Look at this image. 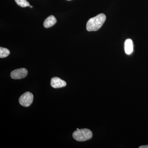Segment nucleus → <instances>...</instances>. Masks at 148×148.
Here are the masks:
<instances>
[{
  "label": "nucleus",
  "instance_id": "f257e3e1",
  "mask_svg": "<svg viewBox=\"0 0 148 148\" xmlns=\"http://www.w3.org/2000/svg\"><path fill=\"white\" fill-rule=\"evenodd\" d=\"M104 14H100L95 17L90 18L86 24V30L88 32L98 31L103 26L106 20Z\"/></svg>",
  "mask_w": 148,
  "mask_h": 148
},
{
  "label": "nucleus",
  "instance_id": "f03ea898",
  "mask_svg": "<svg viewBox=\"0 0 148 148\" xmlns=\"http://www.w3.org/2000/svg\"><path fill=\"white\" fill-rule=\"evenodd\" d=\"M92 132L89 129L84 128L75 131L73 133V138L79 142H83L92 138Z\"/></svg>",
  "mask_w": 148,
  "mask_h": 148
},
{
  "label": "nucleus",
  "instance_id": "7ed1b4c3",
  "mask_svg": "<svg viewBox=\"0 0 148 148\" xmlns=\"http://www.w3.org/2000/svg\"><path fill=\"white\" fill-rule=\"evenodd\" d=\"M34 100V95L31 92H27L20 96L19 103L21 106L28 107L32 105Z\"/></svg>",
  "mask_w": 148,
  "mask_h": 148
},
{
  "label": "nucleus",
  "instance_id": "20e7f679",
  "mask_svg": "<svg viewBox=\"0 0 148 148\" xmlns=\"http://www.w3.org/2000/svg\"><path fill=\"white\" fill-rule=\"evenodd\" d=\"M28 74V71L25 68L16 69L11 73L10 76L14 79H20L26 77Z\"/></svg>",
  "mask_w": 148,
  "mask_h": 148
},
{
  "label": "nucleus",
  "instance_id": "39448f33",
  "mask_svg": "<svg viewBox=\"0 0 148 148\" xmlns=\"http://www.w3.org/2000/svg\"><path fill=\"white\" fill-rule=\"evenodd\" d=\"M66 82L58 77H54L51 80V85L53 88H57L65 87Z\"/></svg>",
  "mask_w": 148,
  "mask_h": 148
},
{
  "label": "nucleus",
  "instance_id": "423d86ee",
  "mask_svg": "<svg viewBox=\"0 0 148 148\" xmlns=\"http://www.w3.org/2000/svg\"><path fill=\"white\" fill-rule=\"evenodd\" d=\"M57 22L56 18L53 15H50L46 18L44 22V27L46 28H49L55 25Z\"/></svg>",
  "mask_w": 148,
  "mask_h": 148
},
{
  "label": "nucleus",
  "instance_id": "0eeeda50",
  "mask_svg": "<svg viewBox=\"0 0 148 148\" xmlns=\"http://www.w3.org/2000/svg\"><path fill=\"white\" fill-rule=\"evenodd\" d=\"M125 51L128 55L131 54L133 51V42L132 40L128 39L125 40L124 44Z\"/></svg>",
  "mask_w": 148,
  "mask_h": 148
},
{
  "label": "nucleus",
  "instance_id": "6e6552de",
  "mask_svg": "<svg viewBox=\"0 0 148 148\" xmlns=\"http://www.w3.org/2000/svg\"><path fill=\"white\" fill-rule=\"evenodd\" d=\"M10 51L8 49L0 47V58H4L9 55Z\"/></svg>",
  "mask_w": 148,
  "mask_h": 148
},
{
  "label": "nucleus",
  "instance_id": "1a4fd4ad",
  "mask_svg": "<svg viewBox=\"0 0 148 148\" xmlns=\"http://www.w3.org/2000/svg\"><path fill=\"white\" fill-rule=\"evenodd\" d=\"M15 1L18 6L21 7L25 8L30 6V4L27 0H15Z\"/></svg>",
  "mask_w": 148,
  "mask_h": 148
},
{
  "label": "nucleus",
  "instance_id": "9d476101",
  "mask_svg": "<svg viewBox=\"0 0 148 148\" xmlns=\"http://www.w3.org/2000/svg\"><path fill=\"white\" fill-rule=\"evenodd\" d=\"M139 148H148V145H144L140 146Z\"/></svg>",
  "mask_w": 148,
  "mask_h": 148
},
{
  "label": "nucleus",
  "instance_id": "9b49d317",
  "mask_svg": "<svg viewBox=\"0 0 148 148\" xmlns=\"http://www.w3.org/2000/svg\"><path fill=\"white\" fill-rule=\"evenodd\" d=\"M33 6H30V8H33Z\"/></svg>",
  "mask_w": 148,
  "mask_h": 148
},
{
  "label": "nucleus",
  "instance_id": "f8f14e48",
  "mask_svg": "<svg viewBox=\"0 0 148 148\" xmlns=\"http://www.w3.org/2000/svg\"><path fill=\"white\" fill-rule=\"evenodd\" d=\"M79 130V128H77V130Z\"/></svg>",
  "mask_w": 148,
  "mask_h": 148
},
{
  "label": "nucleus",
  "instance_id": "ddd939ff",
  "mask_svg": "<svg viewBox=\"0 0 148 148\" xmlns=\"http://www.w3.org/2000/svg\"><path fill=\"white\" fill-rule=\"evenodd\" d=\"M67 1H71V0H67Z\"/></svg>",
  "mask_w": 148,
  "mask_h": 148
}]
</instances>
